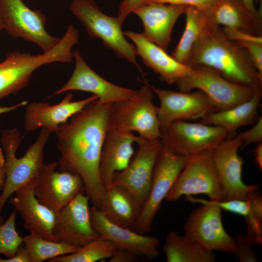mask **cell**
Returning a JSON list of instances; mask_svg holds the SVG:
<instances>
[{
	"mask_svg": "<svg viewBox=\"0 0 262 262\" xmlns=\"http://www.w3.org/2000/svg\"><path fill=\"white\" fill-rule=\"evenodd\" d=\"M236 135L243 141V144L241 147L242 148L252 143L261 142L262 141V117L259 116L252 128Z\"/></svg>",
	"mask_w": 262,
	"mask_h": 262,
	"instance_id": "obj_36",
	"label": "cell"
},
{
	"mask_svg": "<svg viewBox=\"0 0 262 262\" xmlns=\"http://www.w3.org/2000/svg\"><path fill=\"white\" fill-rule=\"evenodd\" d=\"M138 257L131 251L126 249L117 247L112 257L110 262H133Z\"/></svg>",
	"mask_w": 262,
	"mask_h": 262,
	"instance_id": "obj_40",
	"label": "cell"
},
{
	"mask_svg": "<svg viewBox=\"0 0 262 262\" xmlns=\"http://www.w3.org/2000/svg\"><path fill=\"white\" fill-rule=\"evenodd\" d=\"M117 247L101 236L79 247L74 252L57 257L49 262H95L110 258Z\"/></svg>",
	"mask_w": 262,
	"mask_h": 262,
	"instance_id": "obj_31",
	"label": "cell"
},
{
	"mask_svg": "<svg viewBox=\"0 0 262 262\" xmlns=\"http://www.w3.org/2000/svg\"><path fill=\"white\" fill-rule=\"evenodd\" d=\"M3 29L5 30V26H4V22L3 20L2 17V15L1 14V12L0 10V31Z\"/></svg>",
	"mask_w": 262,
	"mask_h": 262,
	"instance_id": "obj_47",
	"label": "cell"
},
{
	"mask_svg": "<svg viewBox=\"0 0 262 262\" xmlns=\"http://www.w3.org/2000/svg\"><path fill=\"white\" fill-rule=\"evenodd\" d=\"M5 180V168L0 169V188L2 189ZM4 222V219L0 216V225Z\"/></svg>",
	"mask_w": 262,
	"mask_h": 262,
	"instance_id": "obj_45",
	"label": "cell"
},
{
	"mask_svg": "<svg viewBox=\"0 0 262 262\" xmlns=\"http://www.w3.org/2000/svg\"><path fill=\"white\" fill-rule=\"evenodd\" d=\"M28 103V101L27 100H24L19 103L9 106H0V115L15 111L20 107L26 106Z\"/></svg>",
	"mask_w": 262,
	"mask_h": 262,
	"instance_id": "obj_44",
	"label": "cell"
},
{
	"mask_svg": "<svg viewBox=\"0 0 262 262\" xmlns=\"http://www.w3.org/2000/svg\"><path fill=\"white\" fill-rule=\"evenodd\" d=\"M112 103L98 99L59 126L54 132L60 171L78 175L93 206L99 208L106 190L99 174L101 150L110 129Z\"/></svg>",
	"mask_w": 262,
	"mask_h": 262,
	"instance_id": "obj_1",
	"label": "cell"
},
{
	"mask_svg": "<svg viewBox=\"0 0 262 262\" xmlns=\"http://www.w3.org/2000/svg\"><path fill=\"white\" fill-rule=\"evenodd\" d=\"M249 11L256 17L262 18V7L258 10L255 5L254 0H242Z\"/></svg>",
	"mask_w": 262,
	"mask_h": 262,
	"instance_id": "obj_42",
	"label": "cell"
},
{
	"mask_svg": "<svg viewBox=\"0 0 262 262\" xmlns=\"http://www.w3.org/2000/svg\"><path fill=\"white\" fill-rule=\"evenodd\" d=\"M90 214L92 224L100 236L109 240L117 247L126 249L138 257L149 260L159 256L160 240L158 238L117 225L94 206L90 209Z\"/></svg>",
	"mask_w": 262,
	"mask_h": 262,
	"instance_id": "obj_19",
	"label": "cell"
},
{
	"mask_svg": "<svg viewBox=\"0 0 262 262\" xmlns=\"http://www.w3.org/2000/svg\"><path fill=\"white\" fill-rule=\"evenodd\" d=\"M153 91L148 84L142 86L135 96L112 103L110 129L136 131L147 140L160 139L158 107L153 102Z\"/></svg>",
	"mask_w": 262,
	"mask_h": 262,
	"instance_id": "obj_6",
	"label": "cell"
},
{
	"mask_svg": "<svg viewBox=\"0 0 262 262\" xmlns=\"http://www.w3.org/2000/svg\"><path fill=\"white\" fill-rule=\"evenodd\" d=\"M0 10L5 30L10 35L34 43L43 52L51 49L61 39L46 31L43 13L30 9L22 0H0Z\"/></svg>",
	"mask_w": 262,
	"mask_h": 262,
	"instance_id": "obj_11",
	"label": "cell"
},
{
	"mask_svg": "<svg viewBox=\"0 0 262 262\" xmlns=\"http://www.w3.org/2000/svg\"><path fill=\"white\" fill-rule=\"evenodd\" d=\"M58 165L56 162L44 164L34 187L37 199L55 213L85 191L79 176L66 171H57Z\"/></svg>",
	"mask_w": 262,
	"mask_h": 262,
	"instance_id": "obj_15",
	"label": "cell"
},
{
	"mask_svg": "<svg viewBox=\"0 0 262 262\" xmlns=\"http://www.w3.org/2000/svg\"><path fill=\"white\" fill-rule=\"evenodd\" d=\"M213 0H148L150 2H159L177 5L195 7L202 11H205Z\"/></svg>",
	"mask_w": 262,
	"mask_h": 262,
	"instance_id": "obj_39",
	"label": "cell"
},
{
	"mask_svg": "<svg viewBox=\"0 0 262 262\" xmlns=\"http://www.w3.org/2000/svg\"><path fill=\"white\" fill-rule=\"evenodd\" d=\"M134 44L137 54L144 63L159 76L160 79L171 85L183 78L191 67L175 60L166 51L146 38L143 33L131 31L124 32Z\"/></svg>",
	"mask_w": 262,
	"mask_h": 262,
	"instance_id": "obj_24",
	"label": "cell"
},
{
	"mask_svg": "<svg viewBox=\"0 0 262 262\" xmlns=\"http://www.w3.org/2000/svg\"><path fill=\"white\" fill-rule=\"evenodd\" d=\"M222 30L229 39L238 44L248 41L262 42V35H255L237 29L226 27H224Z\"/></svg>",
	"mask_w": 262,
	"mask_h": 262,
	"instance_id": "obj_37",
	"label": "cell"
},
{
	"mask_svg": "<svg viewBox=\"0 0 262 262\" xmlns=\"http://www.w3.org/2000/svg\"><path fill=\"white\" fill-rule=\"evenodd\" d=\"M191 202L202 205L189 215L184 226L185 235L205 249L232 253L234 238L225 230L222 220V209L214 201L186 196Z\"/></svg>",
	"mask_w": 262,
	"mask_h": 262,
	"instance_id": "obj_10",
	"label": "cell"
},
{
	"mask_svg": "<svg viewBox=\"0 0 262 262\" xmlns=\"http://www.w3.org/2000/svg\"><path fill=\"white\" fill-rule=\"evenodd\" d=\"M98 209L110 221L131 229L141 210L133 196L118 185L106 189Z\"/></svg>",
	"mask_w": 262,
	"mask_h": 262,
	"instance_id": "obj_27",
	"label": "cell"
},
{
	"mask_svg": "<svg viewBox=\"0 0 262 262\" xmlns=\"http://www.w3.org/2000/svg\"><path fill=\"white\" fill-rule=\"evenodd\" d=\"M73 97L72 94L68 93L60 102L52 105L46 102L28 103L24 120L26 131L45 128L54 132L59 125L66 122L72 116L98 99L94 95L78 101H72Z\"/></svg>",
	"mask_w": 262,
	"mask_h": 262,
	"instance_id": "obj_21",
	"label": "cell"
},
{
	"mask_svg": "<svg viewBox=\"0 0 262 262\" xmlns=\"http://www.w3.org/2000/svg\"><path fill=\"white\" fill-rule=\"evenodd\" d=\"M75 65L67 82L56 91L53 96L70 91L89 92L103 103H113L134 97L137 90L115 85L94 71L85 62L78 50L73 51Z\"/></svg>",
	"mask_w": 262,
	"mask_h": 262,
	"instance_id": "obj_18",
	"label": "cell"
},
{
	"mask_svg": "<svg viewBox=\"0 0 262 262\" xmlns=\"http://www.w3.org/2000/svg\"><path fill=\"white\" fill-rule=\"evenodd\" d=\"M89 200L82 192L56 213L54 233L58 242L79 247L100 237L92 224Z\"/></svg>",
	"mask_w": 262,
	"mask_h": 262,
	"instance_id": "obj_17",
	"label": "cell"
},
{
	"mask_svg": "<svg viewBox=\"0 0 262 262\" xmlns=\"http://www.w3.org/2000/svg\"><path fill=\"white\" fill-rule=\"evenodd\" d=\"M52 132L41 128L38 135L24 155L16 157L22 137L16 128L4 130L0 141L5 152V180L0 196V213L10 196L18 189L37 179L44 164L45 146Z\"/></svg>",
	"mask_w": 262,
	"mask_h": 262,
	"instance_id": "obj_4",
	"label": "cell"
},
{
	"mask_svg": "<svg viewBox=\"0 0 262 262\" xmlns=\"http://www.w3.org/2000/svg\"><path fill=\"white\" fill-rule=\"evenodd\" d=\"M5 159L4 158L2 149L0 147V169L5 168Z\"/></svg>",
	"mask_w": 262,
	"mask_h": 262,
	"instance_id": "obj_46",
	"label": "cell"
},
{
	"mask_svg": "<svg viewBox=\"0 0 262 262\" xmlns=\"http://www.w3.org/2000/svg\"><path fill=\"white\" fill-rule=\"evenodd\" d=\"M148 0H122L118 7L117 17L122 25L129 15L136 8L147 3Z\"/></svg>",
	"mask_w": 262,
	"mask_h": 262,
	"instance_id": "obj_38",
	"label": "cell"
},
{
	"mask_svg": "<svg viewBox=\"0 0 262 262\" xmlns=\"http://www.w3.org/2000/svg\"><path fill=\"white\" fill-rule=\"evenodd\" d=\"M24 246L28 250L31 262H43L72 253L79 248L62 242L45 239L30 233L23 237Z\"/></svg>",
	"mask_w": 262,
	"mask_h": 262,
	"instance_id": "obj_30",
	"label": "cell"
},
{
	"mask_svg": "<svg viewBox=\"0 0 262 262\" xmlns=\"http://www.w3.org/2000/svg\"><path fill=\"white\" fill-rule=\"evenodd\" d=\"M79 38L78 30L70 25L58 43L48 51L36 55L19 51L8 53L0 63V100L26 87L33 73L41 66L72 62V49L78 43Z\"/></svg>",
	"mask_w": 262,
	"mask_h": 262,
	"instance_id": "obj_3",
	"label": "cell"
},
{
	"mask_svg": "<svg viewBox=\"0 0 262 262\" xmlns=\"http://www.w3.org/2000/svg\"><path fill=\"white\" fill-rule=\"evenodd\" d=\"M37 179L16 190L10 203L23 220V227L35 234L49 240L57 241L54 233L56 213L42 204L34 193Z\"/></svg>",
	"mask_w": 262,
	"mask_h": 262,
	"instance_id": "obj_20",
	"label": "cell"
},
{
	"mask_svg": "<svg viewBox=\"0 0 262 262\" xmlns=\"http://www.w3.org/2000/svg\"><path fill=\"white\" fill-rule=\"evenodd\" d=\"M0 262H31V260L28 250L21 245L13 257L7 259L0 257Z\"/></svg>",
	"mask_w": 262,
	"mask_h": 262,
	"instance_id": "obj_41",
	"label": "cell"
},
{
	"mask_svg": "<svg viewBox=\"0 0 262 262\" xmlns=\"http://www.w3.org/2000/svg\"><path fill=\"white\" fill-rule=\"evenodd\" d=\"M203 12L212 23L262 35V18L255 16L242 0H213Z\"/></svg>",
	"mask_w": 262,
	"mask_h": 262,
	"instance_id": "obj_25",
	"label": "cell"
},
{
	"mask_svg": "<svg viewBox=\"0 0 262 262\" xmlns=\"http://www.w3.org/2000/svg\"><path fill=\"white\" fill-rule=\"evenodd\" d=\"M185 26L182 35L171 56L178 62L188 66L192 49L208 23L204 12L193 6H187Z\"/></svg>",
	"mask_w": 262,
	"mask_h": 262,
	"instance_id": "obj_29",
	"label": "cell"
},
{
	"mask_svg": "<svg viewBox=\"0 0 262 262\" xmlns=\"http://www.w3.org/2000/svg\"><path fill=\"white\" fill-rule=\"evenodd\" d=\"M212 150H207L188 157L185 165L165 199L175 202L182 196L186 197L204 194L211 200H223L221 186L213 160Z\"/></svg>",
	"mask_w": 262,
	"mask_h": 262,
	"instance_id": "obj_9",
	"label": "cell"
},
{
	"mask_svg": "<svg viewBox=\"0 0 262 262\" xmlns=\"http://www.w3.org/2000/svg\"><path fill=\"white\" fill-rule=\"evenodd\" d=\"M175 84L181 92H190L194 89L202 91L217 111L229 109L250 99L258 88L232 82L215 69L205 66L191 67L188 74Z\"/></svg>",
	"mask_w": 262,
	"mask_h": 262,
	"instance_id": "obj_8",
	"label": "cell"
},
{
	"mask_svg": "<svg viewBox=\"0 0 262 262\" xmlns=\"http://www.w3.org/2000/svg\"><path fill=\"white\" fill-rule=\"evenodd\" d=\"M70 10L90 36L99 39L118 57L133 64L145 79L137 61L135 48L126 39L116 16L103 13L94 0H73Z\"/></svg>",
	"mask_w": 262,
	"mask_h": 262,
	"instance_id": "obj_5",
	"label": "cell"
},
{
	"mask_svg": "<svg viewBox=\"0 0 262 262\" xmlns=\"http://www.w3.org/2000/svg\"><path fill=\"white\" fill-rule=\"evenodd\" d=\"M137 144L138 149L128 166L114 174L112 185L125 189L142 209L150 192L153 171L162 143L160 139L142 138Z\"/></svg>",
	"mask_w": 262,
	"mask_h": 262,
	"instance_id": "obj_13",
	"label": "cell"
},
{
	"mask_svg": "<svg viewBox=\"0 0 262 262\" xmlns=\"http://www.w3.org/2000/svg\"><path fill=\"white\" fill-rule=\"evenodd\" d=\"M186 7L150 2L135 9L132 13L142 22L144 36L166 51L171 42L175 25Z\"/></svg>",
	"mask_w": 262,
	"mask_h": 262,
	"instance_id": "obj_22",
	"label": "cell"
},
{
	"mask_svg": "<svg viewBox=\"0 0 262 262\" xmlns=\"http://www.w3.org/2000/svg\"><path fill=\"white\" fill-rule=\"evenodd\" d=\"M262 96V88H257L250 99L229 109L209 113L200 122L222 128L227 132V138L233 137L239 128L254 124L258 120Z\"/></svg>",
	"mask_w": 262,
	"mask_h": 262,
	"instance_id": "obj_26",
	"label": "cell"
},
{
	"mask_svg": "<svg viewBox=\"0 0 262 262\" xmlns=\"http://www.w3.org/2000/svg\"><path fill=\"white\" fill-rule=\"evenodd\" d=\"M242 144V140L236 134L233 137L226 138L212 150L223 200H245L248 192L259 189L257 185H246L243 181L244 160L238 153Z\"/></svg>",
	"mask_w": 262,
	"mask_h": 262,
	"instance_id": "obj_14",
	"label": "cell"
},
{
	"mask_svg": "<svg viewBox=\"0 0 262 262\" xmlns=\"http://www.w3.org/2000/svg\"><path fill=\"white\" fill-rule=\"evenodd\" d=\"M142 139L131 131L112 128L108 131L99 163L100 177L106 189L111 186L114 174L128 166L134 155L133 144H137Z\"/></svg>",
	"mask_w": 262,
	"mask_h": 262,
	"instance_id": "obj_23",
	"label": "cell"
},
{
	"mask_svg": "<svg viewBox=\"0 0 262 262\" xmlns=\"http://www.w3.org/2000/svg\"><path fill=\"white\" fill-rule=\"evenodd\" d=\"M163 250L167 262H214L216 256L187 236L170 231L165 237Z\"/></svg>",
	"mask_w": 262,
	"mask_h": 262,
	"instance_id": "obj_28",
	"label": "cell"
},
{
	"mask_svg": "<svg viewBox=\"0 0 262 262\" xmlns=\"http://www.w3.org/2000/svg\"><path fill=\"white\" fill-rule=\"evenodd\" d=\"M160 130L162 144L187 157L213 149L228 137L222 128L186 120L174 121Z\"/></svg>",
	"mask_w": 262,
	"mask_h": 262,
	"instance_id": "obj_12",
	"label": "cell"
},
{
	"mask_svg": "<svg viewBox=\"0 0 262 262\" xmlns=\"http://www.w3.org/2000/svg\"><path fill=\"white\" fill-rule=\"evenodd\" d=\"M213 201L217 204L222 210L241 215L244 217L246 216L250 212L249 203L246 199H235Z\"/></svg>",
	"mask_w": 262,
	"mask_h": 262,
	"instance_id": "obj_35",
	"label": "cell"
},
{
	"mask_svg": "<svg viewBox=\"0 0 262 262\" xmlns=\"http://www.w3.org/2000/svg\"><path fill=\"white\" fill-rule=\"evenodd\" d=\"M197 66L212 68L235 83L262 88V78L246 50L209 21L191 52L188 66Z\"/></svg>",
	"mask_w": 262,
	"mask_h": 262,
	"instance_id": "obj_2",
	"label": "cell"
},
{
	"mask_svg": "<svg viewBox=\"0 0 262 262\" xmlns=\"http://www.w3.org/2000/svg\"><path fill=\"white\" fill-rule=\"evenodd\" d=\"M149 86L160 101L157 111L160 129L177 120L201 119L217 111L209 98L199 90L192 93L176 92Z\"/></svg>",
	"mask_w": 262,
	"mask_h": 262,
	"instance_id": "obj_16",
	"label": "cell"
},
{
	"mask_svg": "<svg viewBox=\"0 0 262 262\" xmlns=\"http://www.w3.org/2000/svg\"><path fill=\"white\" fill-rule=\"evenodd\" d=\"M255 161L260 171L262 170V143H257L254 150Z\"/></svg>",
	"mask_w": 262,
	"mask_h": 262,
	"instance_id": "obj_43",
	"label": "cell"
},
{
	"mask_svg": "<svg viewBox=\"0 0 262 262\" xmlns=\"http://www.w3.org/2000/svg\"><path fill=\"white\" fill-rule=\"evenodd\" d=\"M234 238L232 253L240 262H257L258 259L252 249V244L246 234L237 233Z\"/></svg>",
	"mask_w": 262,
	"mask_h": 262,
	"instance_id": "obj_33",
	"label": "cell"
},
{
	"mask_svg": "<svg viewBox=\"0 0 262 262\" xmlns=\"http://www.w3.org/2000/svg\"><path fill=\"white\" fill-rule=\"evenodd\" d=\"M238 44L246 50L259 75L262 78V42L248 41Z\"/></svg>",
	"mask_w": 262,
	"mask_h": 262,
	"instance_id": "obj_34",
	"label": "cell"
},
{
	"mask_svg": "<svg viewBox=\"0 0 262 262\" xmlns=\"http://www.w3.org/2000/svg\"><path fill=\"white\" fill-rule=\"evenodd\" d=\"M188 157L177 154L162 144L154 167L148 197L132 229L145 234L151 229L161 203L185 165Z\"/></svg>",
	"mask_w": 262,
	"mask_h": 262,
	"instance_id": "obj_7",
	"label": "cell"
},
{
	"mask_svg": "<svg viewBox=\"0 0 262 262\" xmlns=\"http://www.w3.org/2000/svg\"><path fill=\"white\" fill-rule=\"evenodd\" d=\"M16 212H13L5 222L0 225V254L13 257L23 244V237L16 231L15 220Z\"/></svg>",
	"mask_w": 262,
	"mask_h": 262,
	"instance_id": "obj_32",
	"label": "cell"
}]
</instances>
